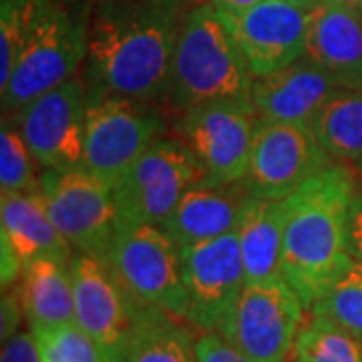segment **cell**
Here are the masks:
<instances>
[{
    "label": "cell",
    "mask_w": 362,
    "mask_h": 362,
    "mask_svg": "<svg viewBox=\"0 0 362 362\" xmlns=\"http://www.w3.org/2000/svg\"><path fill=\"white\" fill-rule=\"evenodd\" d=\"M180 28L171 0L103 2L87 30V90L139 101L165 97Z\"/></svg>",
    "instance_id": "cell-1"
},
{
    "label": "cell",
    "mask_w": 362,
    "mask_h": 362,
    "mask_svg": "<svg viewBox=\"0 0 362 362\" xmlns=\"http://www.w3.org/2000/svg\"><path fill=\"white\" fill-rule=\"evenodd\" d=\"M354 192V169L334 161L284 197L282 270L306 310L352 262L349 211Z\"/></svg>",
    "instance_id": "cell-2"
},
{
    "label": "cell",
    "mask_w": 362,
    "mask_h": 362,
    "mask_svg": "<svg viewBox=\"0 0 362 362\" xmlns=\"http://www.w3.org/2000/svg\"><path fill=\"white\" fill-rule=\"evenodd\" d=\"M254 75L214 2L183 18L173 54L169 105L181 113L207 103L252 107Z\"/></svg>",
    "instance_id": "cell-3"
},
{
    "label": "cell",
    "mask_w": 362,
    "mask_h": 362,
    "mask_svg": "<svg viewBox=\"0 0 362 362\" xmlns=\"http://www.w3.org/2000/svg\"><path fill=\"white\" fill-rule=\"evenodd\" d=\"M89 21L63 0H40L39 11L2 89L4 113H18L42 93L75 77L87 57Z\"/></svg>",
    "instance_id": "cell-4"
},
{
    "label": "cell",
    "mask_w": 362,
    "mask_h": 362,
    "mask_svg": "<svg viewBox=\"0 0 362 362\" xmlns=\"http://www.w3.org/2000/svg\"><path fill=\"white\" fill-rule=\"evenodd\" d=\"M161 133L163 119L147 101L87 90L83 168L115 185Z\"/></svg>",
    "instance_id": "cell-5"
},
{
    "label": "cell",
    "mask_w": 362,
    "mask_h": 362,
    "mask_svg": "<svg viewBox=\"0 0 362 362\" xmlns=\"http://www.w3.org/2000/svg\"><path fill=\"white\" fill-rule=\"evenodd\" d=\"M107 264L129 296L185 320L180 247L156 223H119Z\"/></svg>",
    "instance_id": "cell-6"
},
{
    "label": "cell",
    "mask_w": 362,
    "mask_h": 362,
    "mask_svg": "<svg viewBox=\"0 0 362 362\" xmlns=\"http://www.w3.org/2000/svg\"><path fill=\"white\" fill-rule=\"evenodd\" d=\"M39 189L51 220L71 247L107 262L119 226L113 185L78 165L45 171Z\"/></svg>",
    "instance_id": "cell-7"
},
{
    "label": "cell",
    "mask_w": 362,
    "mask_h": 362,
    "mask_svg": "<svg viewBox=\"0 0 362 362\" xmlns=\"http://www.w3.org/2000/svg\"><path fill=\"white\" fill-rule=\"evenodd\" d=\"M204 171L183 139L159 137L113 185L119 223L161 226Z\"/></svg>",
    "instance_id": "cell-8"
},
{
    "label": "cell",
    "mask_w": 362,
    "mask_h": 362,
    "mask_svg": "<svg viewBox=\"0 0 362 362\" xmlns=\"http://www.w3.org/2000/svg\"><path fill=\"white\" fill-rule=\"evenodd\" d=\"M310 123L256 121L247 173V194L266 199H284L322 169L332 165Z\"/></svg>",
    "instance_id": "cell-9"
},
{
    "label": "cell",
    "mask_w": 362,
    "mask_h": 362,
    "mask_svg": "<svg viewBox=\"0 0 362 362\" xmlns=\"http://www.w3.org/2000/svg\"><path fill=\"white\" fill-rule=\"evenodd\" d=\"M304 310L284 278L246 284L220 334L252 361L284 362L292 354Z\"/></svg>",
    "instance_id": "cell-10"
},
{
    "label": "cell",
    "mask_w": 362,
    "mask_h": 362,
    "mask_svg": "<svg viewBox=\"0 0 362 362\" xmlns=\"http://www.w3.org/2000/svg\"><path fill=\"white\" fill-rule=\"evenodd\" d=\"M187 298L185 322L204 332H221L246 286L238 228L220 238L180 250Z\"/></svg>",
    "instance_id": "cell-11"
},
{
    "label": "cell",
    "mask_w": 362,
    "mask_h": 362,
    "mask_svg": "<svg viewBox=\"0 0 362 362\" xmlns=\"http://www.w3.org/2000/svg\"><path fill=\"white\" fill-rule=\"evenodd\" d=\"M87 87L78 78L42 93L18 113V131L45 171L83 165Z\"/></svg>",
    "instance_id": "cell-12"
},
{
    "label": "cell",
    "mask_w": 362,
    "mask_h": 362,
    "mask_svg": "<svg viewBox=\"0 0 362 362\" xmlns=\"http://www.w3.org/2000/svg\"><path fill=\"white\" fill-rule=\"evenodd\" d=\"M256 113L240 103H207L181 117V139L192 149L206 183H235L247 173Z\"/></svg>",
    "instance_id": "cell-13"
},
{
    "label": "cell",
    "mask_w": 362,
    "mask_h": 362,
    "mask_svg": "<svg viewBox=\"0 0 362 362\" xmlns=\"http://www.w3.org/2000/svg\"><path fill=\"white\" fill-rule=\"evenodd\" d=\"M69 268L75 294V322L93 338L105 362H125L135 300L105 259L75 252Z\"/></svg>",
    "instance_id": "cell-14"
},
{
    "label": "cell",
    "mask_w": 362,
    "mask_h": 362,
    "mask_svg": "<svg viewBox=\"0 0 362 362\" xmlns=\"http://www.w3.org/2000/svg\"><path fill=\"white\" fill-rule=\"evenodd\" d=\"M220 14L254 77L280 71L306 54L310 18L306 8L288 0H259L244 11H220Z\"/></svg>",
    "instance_id": "cell-15"
},
{
    "label": "cell",
    "mask_w": 362,
    "mask_h": 362,
    "mask_svg": "<svg viewBox=\"0 0 362 362\" xmlns=\"http://www.w3.org/2000/svg\"><path fill=\"white\" fill-rule=\"evenodd\" d=\"M338 87L340 85L330 73L302 57L270 75L254 77V113L259 121L310 123Z\"/></svg>",
    "instance_id": "cell-16"
},
{
    "label": "cell",
    "mask_w": 362,
    "mask_h": 362,
    "mask_svg": "<svg viewBox=\"0 0 362 362\" xmlns=\"http://www.w3.org/2000/svg\"><path fill=\"white\" fill-rule=\"evenodd\" d=\"M250 199L244 181L235 183H194L161 223L175 246H195L233 232Z\"/></svg>",
    "instance_id": "cell-17"
},
{
    "label": "cell",
    "mask_w": 362,
    "mask_h": 362,
    "mask_svg": "<svg viewBox=\"0 0 362 362\" xmlns=\"http://www.w3.org/2000/svg\"><path fill=\"white\" fill-rule=\"evenodd\" d=\"M306 59L340 87H362V16L344 0H320L310 11Z\"/></svg>",
    "instance_id": "cell-18"
},
{
    "label": "cell",
    "mask_w": 362,
    "mask_h": 362,
    "mask_svg": "<svg viewBox=\"0 0 362 362\" xmlns=\"http://www.w3.org/2000/svg\"><path fill=\"white\" fill-rule=\"evenodd\" d=\"M0 240L8 242L23 270L39 258H54L69 264L75 250L57 230L40 189L2 194L0 199Z\"/></svg>",
    "instance_id": "cell-19"
},
{
    "label": "cell",
    "mask_w": 362,
    "mask_h": 362,
    "mask_svg": "<svg viewBox=\"0 0 362 362\" xmlns=\"http://www.w3.org/2000/svg\"><path fill=\"white\" fill-rule=\"evenodd\" d=\"M238 240L246 284L282 280L284 199H266L250 195L238 223Z\"/></svg>",
    "instance_id": "cell-20"
},
{
    "label": "cell",
    "mask_w": 362,
    "mask_h": 362,
    "mask_svg": "<svg viewBox=\"0 0 362 362\" xmlns=\"http://www.w3.org/2000/svg\"><path fill=\"white\" fill-rule=\"evenodd\" d=\"M30 330L75 322V294L69 264L39 258L25 266L18 280Z\"/></svg>",
    "instance_id": "cell-21"
},
{
    "label": "cell",
    "mask_w": 362,
    "mask_h": 362,
    "mask_svg": "<svg viewBox=\"0 0 362 362\" xmlns=\"http://www.w3.org/2000/svg\"><path fill=\"white\" fill-rule=\"evenodd\" d=\"M185 320L135 300L125 362H194L195 337Z\"/></svg>",
    "instance_id": "cell-22"
},
{
    "label": "cell",
    "mask_w": 362,
    "mask_h": 362,
    "mask_svg": "<svg viewBox=\"0 0 362 362\" xmlns=\"http://www.w3.org/2000/svg\"><path fill=\"white\" fill-rule=\"evenodd\" d=\"M314 135L338 163L362 157V87H338L310 119Z\"/></svg>",
    "instance_id": "cell-23"
},
{
    "label": "cell",
    "mask_w": 362,
    "mask_h": 362,
    "mask_svg": "<svg viewBox=\"0 0 362 362\" xmlns=\"http://www.w3.org/2000/svg\"><path fill=\"white\" fill-rule=\"evenodd\" d=\"M290 356L298 362H362V344L330 318L312 314L300 326Z\"/></svg>",
    "instance_id": "cell-24"
},
{
    "label": "cell",
    "mask_w": 362,
    "mask_h": 362,
    "mask_svg": "<svg viewBox=\"0 0 362 362\" xmlns=\"http://www.w3.org/2000/svg\"><path fill=\"white\" fill-rule=\"evenodd\" d=\"M308 312L330 318L362 344V264L352 259Z\"/></svg>",
    "instance_id": "cell-25"
},
{
    "label": "cell",
    "mask_w": 362,
    "mask_h": 362,
    "mask_svg": "<svg viewBox=\"0 0 362 362\" xmlns=\"http://www.w3.org/2000/svg\"><path fill=\"white\" fill-rule=\"evenodd\" d=\"M40 0H0V90L13 75Z\"/></svg>",
    "instance_id": "cell-26"
},
{
    "label": "cell",
    "mask_w": 362,
    "mask_h": 362,
    "mask_svg": "<svg viewBox=\"0 0 362 362\" xmlns=\"http://www.w3.org/2000/svg\"><path fill=\"white\" fill-rule=\"evenodd\" d=\"M42 362H105L99 346L77 322L33 330Z\"/></svg>",
    "instance_id": "cell-27"
},
{
    "label": "cell",
    "mask_w": 362,
    "mask_h": 362,
    "mask_svg": "<svg viewBox=\"0 0 362 362\" xmlns=\"http://www.w3.org/2000/svg\"><path fill=\"white\" fill-rule=\"evenodd\" d=\"M35 157L23 139L21 131L6 123L0 131V189L2 194L33 192L39 187L35 175Z\"/></svg>",
    "instance_id": "cell-28"
},
{
    "label": "cell",
    "mask_w": 362,
    "mask_h": 362,
    "mask_svg": "<svg viewBox=\"0 0 362 362\" xmlns=\"http://www.w3.org/2000/svg\"><path fill=\"white\" fill-rule=\"evenodd\" d=\"M195 362H256L220 332H202L194 342Z\"/></svg>",
    "instance_id": "cell-29"
},
{
    "label": "cell",
    "mask_w": 362,
    "mask_h": 362,
    "mask_svg": "<svg viewBox=\"0 0 362 362\" xmlns=\"http://www.w3.org/2000/svg\"><path fill=\"white\" fill-rule=\"evenodd\" d=\"M26 318L25 314V304H23V296H21V290L18 284L11 286L4 290L2 294V310H0V320H2V328H0V334H2V342L14 337L18 330V326L23 324Z\"/></svg>",
    "instance_id": "cell-30"
},
{
    "label": "cell",
    "mask_w": 362,
    "mask_h": 362,
    "mask_svg": "<svg viewBox=\"0 0 362 362\" xmlns=\"http://www.w3.org/2000/svg\"><path fill=\"white\" fill-rule=\"evenodd\" d=\"M0 362H42L33 330H21L4 340Z\"/></svg>",
    "instance_id": "cell-31"
},
{
    "label": "cell",
    "mask_w": 362,
    "mask_h": 362,
    "mask_svg": "<svg viewBox=\"0 0 362 362\" xmlns=\"http://www.w3.org/2000/svg\"><path fill=\"white\" fill-rule=\"evenodd\" d=\"M349 254L362 264V185H356L349 211Z\"/></svg>",
    "instance_id": "cell-32"
},
{
    "label": "cell",
    "mask_w": 362,
    "mask_h": 362,
    "mask_svg": "<svg viewBox=\"0 0 362 362\" xmlns=\"http://www.w3.org/2000/svg\"><path fill=\"white\" fill-rule=\"evenodd\" d=\"M211 2L220 11H244V8L258 4L259 0H211Z\"/></svg>",
    "instance_id": "cell-33"
},
{
    "label": "cell",
    "mask_w": 362,
    "mask_h": 362,
    "mask_svg": "<svg viewBox=\"0 0 362 362\" xmlns=\"http://www.w3.org/2000/svg\"><path fill=\"white\" fill-rule=\"evenodd\" d=\"M288 2H292V4H296L300 8H306V11H312L320 0H288Z\"/></svg>",
    "instance_id": "cell-34"
},
{
    "label": "cell",
    "mask_w": 362,
    "mask_h": 362,
    "mask_svg": "<svg viewBox=\"0 0 362 362\" xmlns=\"http://www.w3.org/2000/svg\"><path fill=\"white\" fill-rule=\"evenodd\" d=\"M344 2H346L349 6H352V8L362 16V0H344Z\"/></svg>",
    "instance_id": "cell-35"
},
{
    "label": "cell",
    "mask_w": 362,
    "mask_h": 362,
    "mask_svg": "<svg viewBox=\"0 0 362 362\" xmlns=\"http://www.w3.org/2000/svg\"><path fill=\"white\" fill-rule=\"evenodd\" d=\"M352 169H354L356 177H361V180H362V157H361V159H356V161L352 163Z\"/></svg>",
    "instance_id": "cell-36"
},
{
    "label": "cell",
    "mask_w": 362,
    "mask_h": 362,
    "mask_svg": "<svg viewBox=\"0 0 362 362\" xmlns=\"http://www.w3.org/2000/svg\"><path fill=\"white\" fill-rule=\"evenodd\" d=\"M284 362H298V361H294V358H292V356H290V361H288V358H286Z\"/></svg>",
    "instance_id": "cell-37"
},
{
    "label": "cell",
    "mask_w": 362,
    "mask_h": 362,
    "mask_svg": "<svg viewBox=\"0 0 362 362\" xmlns=\"http://www.w3.org/2000/svg\"><path fill=\"white\" fill-rule=\"evenodd\" d=\"M194 362H195V361H194Z\"/></svg>",
    "instance_id": "cell-38"
}]
</instances>
